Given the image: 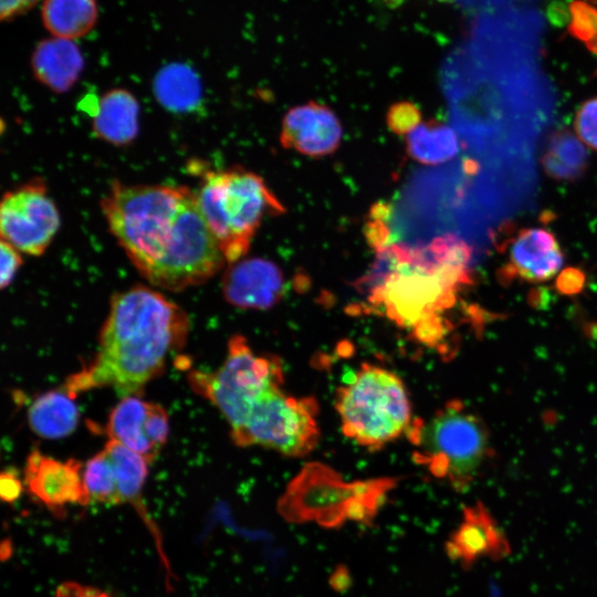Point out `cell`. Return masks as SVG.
Returning <instances> with one entry per match:
<instances>
[{
    "label": "cell",
    "mask_w": 597,
    "mask_h": 597,
    "mask_svg": "<svg viewBox=\"0 0 597 597\" xmlns=\"http://www.w3.org/2000/svg\"><path fill=\"white\" fill-rule=\"evenodd\" d=\"M541 164L551 178L575 181L586 172L589 154L579 137L567 128H561L549 135Z\"/></svg>",
    "instance_id": "cell-21"
},
{
    "label": "cell",
    "mask_w": 597,
    "mask_h": 597,
    "mask_svg": "<svg viewBox=\"0 0 597 597\" xmlns=\"http://www.w3.org/2000/svg\"><path fill=\"white\" fill-rule=\"evenodd\" d=\"M563 263L564 253L551 230L526 228L513 238L502 277L521 279L531 283L544 282L553 277Z\"/></svg>",
    "instance_id": "cell-15"
},
{
    "label": "cell",
    "mask_w": 597,
    "mask_h": 597,
    "mask_svg": "<svg viewBox=\"0 0 597 597\" xmlns=\"http://www.w3.org/2000/svg\"><path fill=\"white\" fill-rule=\"evenodd\" d=\"M408 155L425 165H439L453 159L460 150L455 132L442 122H421L405 136Z\"/></svg>",
    "instance_id": "cell-23"
},
{
    "label": "cell",
    "mask_w": 597,
    "mask_h": 597,
    "mask_svg": "<svg viewBox=\"0 0 597 597\" xmlns=\"http://www.w3.org/2000/svg\"><path fill=\"white\" fill-rule=\"evenodd\" d=\"M31 67L40 83L55 93H65L78 80L84 60L73 40L53 36L35 46Z\"/></svg>",
    "instance_id": "cell-17"
},
{
    "label": "cell",
    "mask_w": 597,
    "mask_h": 597,
    "mask_svg": "<svg viewBox=\"0 0 597 597\" xmlns=\"http://www.w3.org/2000/svg\"><path fill=\"white\" fill-rule=\"evenodd\" d=\"M95 0H44L41 18L54 36L74 40L87 34L97 21Z\"/></svg>",
    "instance_id": "cell-22"
},
{
    "label": "cell",
    "mask_w": 597,
    "mask_h": 597,
    "mask_svg": "<svg viewBox=\"0 0 597 597\" xmlns=\"http://www.w3.org/2000/svg\"><path fill=\"white\" fill-rule=\"evenodd\" d=\"M422 122L420 109L411 102L392 104L387 113V124L391 132L406 136Z\"/></svg>",
    "instance_id": "cell-26"
},
{
    "label": "cell",
    "mask_w": 597,
    "mask_h": 597,
    "mask_svg": "<svg viewBox=\"0 0 597 597\" xmlns=\"http://www.w3.org/2000/svg\"><path fill=\"white\" fill-rule=\"evenodd\" d=\"M60 228V214L43 179L35 178L7 191L0 205L1 240L20 252H45Z\"/></svg>",
    "instance_id": "cell-10"
},
{
    "label": "cell",
    "mask_w": 597,
    "mask_h": 597,
    "mask_svg": "<svg viewBox=\"0 0 597 597\" xmlns=\"http://www.w3.org/2000/svg\"><path fill=\"white\" fill-rule=\"evenodd\" d=\"M75 395L63 386L38 396L29 407L28 421L33 432L45 439H60L77 427L80 410Z\"/></svg>",
    "instance_id": "cell-20"
},
{
    "label": "cell",
    "mask_w": 597,
    "mask_h": 597,
    "mask_svg": "<svg viewBox=\"0 0 597 597\" xmlns=\"http://www.w3.org/2000/svg\"><path fill=\"white\" fill-rule=\"evenodd\" d=\"M342 138L343 126L335 112L316 102L293 106L282 121V146L312 158L335 153Z\"/></svg>",
    "instance_id": "cell-12"
},
{
    "label": "cell",
    "mask_w": 597,
    "mask_h": 597,
    "mask_svg": "<svg viewBox=\"0 0 597 597\" xmlns=\"http://www.w3.org/2000/svg\"><path fill=\"white\" fill-rule=\"evenodd\" d=\"M154 90L157 100L170 111H187L199 101L201 88L198 77L187 65L172 64L156 76Z\"/></svg>",
    "instance_id": "cell-24"
},
{
    "label": "cell",
    "mask_w": 597,
    "mask_h": 597,
    "mask_svg": "<svg viewBox=\"0 0 597 597\" xmlns=\"http://www.w3.org/2000/svg\"><path fill=\"white\" fill-rule=\"evenodd\" d=\"M446 554L462 568H470L481 558L499 561L511 553L501 526L481 503L463 507L462 520L444 544Z\"/></svg>",
    "instance_id": "cell-13"
},
{
    "label": "cell",
    "mask_w": 597,
    "mask_h": 597,
    "mask_svg": "<svg viewBox=\"0 0 597 597\" xmlns=\"http://www.w3.org/2000/svg\"><path fill=\"white\" fill-rule=\"evenodd\" d=\"M574 126L579 139L597 151V96L580 105Z\"/></svg>",
    "instance_id": "cell-27"
},
{
    "label": "cell",
    "mask_w": 597,
    "mask_h": 597,
    "mask_svg": "<svg viewBox=\"0 0 597 597\" xmlns=\"http://www.w3.org/2000/svg\"><path fill=\"white\" fill-rule=\"evenodd\" d=\"M185 311L156 290L136 285L116 293L100 335L96 356L63 385L70 392L112 387L136 395L159 376L187 338Z\"/></svg>",
    "instance_id": "cell-2"
},
{
    "label": "cell",
    "mask_w": 597,
    "mask_h": 597,
    "mask_svg": "<svg viewBox=\"0 0 597 597\" xmlns=\"http://www.w3.org/2000/svg\"><path fill=\"white\" fill-rule=\"evenodd\" d=\"M285 290L281 268L263 258L240 259L222 277L224 298L241 308L266 310L276 305Z\"/></svg>",
    "instance_id": "cell-14"
},
{
    "label": "cell",
    "mask_w": 597,
    "mask_h": 597,
    "mask_svg": "<svg viewBox=\"0 0 597 597\" xmlns=\"http://www.w3.org/2000/svg\"><path fill=\"white\" fill-rule=\"evenodd\" d=\"M335 405L344 434L369 450H379L407 433L413 421L400 377L371 364H363L337 389Z\"/></svg>",
    "instance_id": "cell-7"
},
{
    "label": "cell",
    "mask_w": 597,
    "mask_h": 597,
    "mask_svg": "<svg viewBox=\"0 0 597 597\" xmlns=\"http://www.w3.org/2000/svg\"><path fill=\"white\" fill-rule=\"evenodd\" d=\"M84 467L75 459L60 461L34 449L27 458L24 484L48 509L91 503L83 478Z\"/></svg>",
    "instance_id": "cell-11"
},
{
    "label": "cell",
    "mask_w": 597,
    "mask_h": 597,
    "mask_svg": "<svg viewBox=\"0 0 597 597\" xmlns=\"http://www.w3.org/2000/svg\"><path fill=\"white\" fill-rule=\"evenodd\" d=\"M189 381L219 409L232 433L245 423L266 395L282 388L284 371L280 358L259 354L245 337L233 335L222 365L210 374L193 371Z\"/></svg>",
    "instance_id": "cell-8"
},
{
    "label": "cell",
    "mask_w": 597,
    "mask_h": 597,
    "mask_svg": "<svg viewBox=\"0 0 597 597\" xmlns=\"http://www.w3.org/2000/svg\"><path fill=\"white\" fill-rule=\"evenodd\" d=\"M101 208L111 233L154 286L174 292L197 286L227 263L196 191L186 186L115 180Z\"/></svg>",
    "instance_id": "cell-1"
},
{
    "label": "cell",
    "mask_w": 597,
    "mask_h": 597,
    "mask_svg": "<svg viewBox=\"0 0 597 597\" xmlns=\"http://www.w3.org/2000/svg\"><path fill=\"white\" fill-rule=\"evenodd\" d=\"M406 434L416 447L415 461L458 492L475 480L491 451L485 423L460 400L413 420Z\"/></svg>",
    "instance_id": "cell-6"
},
{
    "label": "cell",
    "mask_w": 597,
    "mask_h": 597,
    "mask_svg": "<svg viewBox=\"0 0 597 597\" xmlns=\"http://www.w3.org/2000/svg\"><path fill=\"white\" fill-rule=\"evenodd\" d=\"M111 440L118 441L151 463L159 454L156 444L154 402L137 395L125 396L113 408L106 425Z\"/></svg>",
    "instance_id": "cell-16"
},
{
    "label": "cell",
    "mask_w": 597,
    "mask_h": 597,
    "mask_svg": "<svg viewBox=\"0 0 597 597\" xmlns=\"http://www.w3.org/2000/svg\"><path fill=\"white\" fill-rule=\"evenodd\" d=\"M39 0H1L0 15L1 20L11 19L25 12Z\"/></svg>",
    "instance_id": "cell-33"
},
{
    "label": "cell",
    "mask_w": 597,
    "mask_h": 597,
    "mask_svg": "<svg viewBox=\"0 0 597 597\" xmlns=\"http://www.w3.org/2000/svg\"><path fill=\"white\" fill-rule=\"evenodd\" d=\"M83 478L91 503L119 504L114 470L104 449L86 462Z\"/></svg>",
    "instance_id": "cell-25"
},
{
    "label": "cell",
    "mask_w": 597,
    "mask_h": 597,
    "mask_svg": "<svg viewBox=\"0 0 597 597\" xmlns=\"http://www.w3.org/2000/svg\"><path fill=\"white\" fill-rule=\"evenodd\" d=\"M104 451L109 458L114 470L119 504L127 503L134 506L143 517L146 526L153 533L157 545H159L161 557L164 558L157 527L151 522L142 498L143 488L147 476V461L115 440H109L105 444ZM164 561L167 564L165 558Z\"/></svg>",
    "instance_id": "cell-19"
},
{
    "label": "cell",
    "mask_w": 597,
    "mask_h": 597,
    "mask_svg": "<svg viewBox=\"0 0 597 597\" xmlns=\"http://www.w3.org/2000/svg\"><path fill=\"white\" fill-rule=\"evenodd\" d=\"M396 478L345 481L328 465H304L285 488L276 503L279 515L287 523H315L325 530H338L347 522L371 526Z\"/></svg>",
    "instance_id": "cell-4"
},
{
    "label": "cell",
    "mask_w": 597,
    "mask_h": 597,
    "mask_svg": "<svg viewBox=\"0 0 597 597\" xmlns=\"http://www.w3.org/2000/svg\"><path fill=\"white\" fill-rule=\"evenodd\" d=\"M139 104L127 90L114 88L97 102L92 127L95 135L108 144L124 146L138 134Z\"/></svg>",
    "instance_id": "cell-18"
},
{
    "label": "cell",
    "mask_w": 597,
    "mask_h": 597,
    "mask_svg": "<svg viewBox=\"0 0 597 597\" xmlns=\"http://www.w3.org/2000/svg\"><path fill=\"white\" fill-rule=\"evenodd\" d=\"M329 587L336 593L344 594L353 586V577L345 564H337L328 577Z\"/></svg>",
    "instance_id": "cell-32"
},
{
    "label": "cell",
    "mask_w": 597,
    "mask_h": 597,
    "mask_svg": "<svg viewBox=\"0 0 597 597\" xmlns=\"http://www.w3.org/2000/svg\"><path fill=\"white\" fill-rule=\"evenodd\" d=\"M1 275L0 285L6 289L13 281L18 270L22 264L21 252L7 241L1 240Z\"/></svg>",
    "instance_id": "cell-28"
},
{
    "label": "cell",
    "mask_w": 597,
    "mask_h": 597,
    "mask_svg": "<svg viewBox=\"0 0 597 597\" xmlns=\"http://www.w3.org/2000/svg\"><path fill=\"white\" fill-rule=\"evenodd\" d=\"M23 491V484L15 472L3 471L0 478V494L3 501L14 502Z\"/></svg>",
    "instance_id": "cell-31"
},
{
    "label": "cell",
    "mask_w": 597,
    "mask_h": 597,
    "mask_svg": "<svg viewBox=\"0 0 597 597\" xmlns=\"http://www.w3.org/2000/svg\"><path fill=\"white\" fill-rule=\"evenodd\" d=\"M472 281V269L449 264L431 242L389 243L376 250V260L357 287L374 313L433 347L451 329L446 314Z\"/></svg>",
    "instance_id": "cell-3"
},
{
    "label": "cell",
    "mask_w": 597,
    "mask_h": 597,
    "mask_svg": "<svg viewBox=\"0 0 597 597\" xmlns=\"http://www.w3.org/2000/svg\"><path fill=\"white\" fill-rule=\"evenodd\" d=\"M196 193L201 213L230 264L245 255L265 217L285 210L259 175L240 167L206 170Z\"/></svg>",
    "instance_id": "cell-5"
},
{
    "label": "cell",
    "mask_w": 597,
    "mask_h": 597,
    "mask_svg": "<svg viewBox=\"0 0 597 597\" xmlns=\"http://www.w3.org/2000/svg\"><path fill=\"white\" fill-rule=\"evenodd\" d=\"M54 597H112L98 588L76 582H64L55 590Z\"/></svg>",
    "instance_id": "cell-29"
},
{
    "label": "cell",
    "mask_w": 597,
    "mask_h": 597,
    "mask_svg": "<svg viewBox=\"0 0 597 597\" xmlns=\"http://www.w3.org/2000/svg\"><path fill=\"white\" fill-rule=\"evenodd\" d=\"M585 282L584 272L577 268H567L557 277V289L564 294H574L582 290Z\"/></svg>",
    "instance_id": "cell-30"
},
{
    "label": "cell",
    "mask_w": 597,
    "mask_h": 597,
    "mask_svg": "<svg viewBox=\"0 0 597 597\" xmlns=\"http://www.w3.org/2000/svg\"><path fill=\"white\" fill-rule=\"evenodd\" d=\"M318 404L314 397H295L279 388L266 395L245 423L230 433L239 447L260 446L285 457L311 453L320 439Z\"/></svg>",
    "instance_id": "cell-9"
}]
</instances>
